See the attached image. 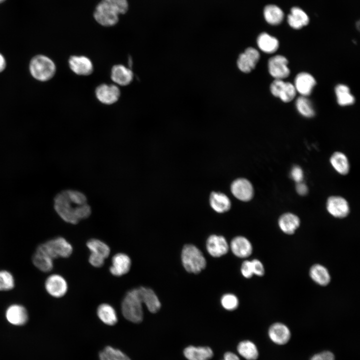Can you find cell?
<instances>
[{
  "mask_svg": "<svg viewBox=\"0 0 360 360\" xmlns=\"http://www.w3.org/2000/svg\"><path fill=\"white\" fill-rule=\"evenodd\" d=\"M53 206L62 220L72 224L88 218L92 214L86 196L74 189H66L58 192L54 198Z\"/></svg>",
  "mask_w": 360,
  "mask_h": 360,
  "instance_id": "6da1fadb",
  "label": "cell"
},
{
  "mask_svg": "<svg viewBox=\"0 0 360 360\" xmlns=\"http://www.w3.org/2000/svg\"><path fill=\"white\" fill-rule=\"evenodd\" d=\"M128 8L126 0H102L96 6L94 16L101 25L112 26L118 22V15L125 14Z\"/></svg>",
  "mask_w": 360,
  "mask_h": 360,
  "instance_id": "7a4b0ae2",
  "label": "cell"
},
{
  "mask_svg": "<svg viewBox=\"0 0 360 360\" xmlns=\"http://www.w3.org/2000/svg\"><path fill=\"white\" fill-rule=\"evenodd\" d=\"M142 304L138 288L129 290L122 302L121 309L123 316L132 322H140L144 317Z\"/></svg>",
  "mask_w": 360,
  "mask_h": 360,
  "instance_id": "3957f363",
  "label": "cell"
},
{
  "mask_svg": "<svg viewBox=\"0 0 360 360\" xmlns=\"http://www.w3.org/2000/svg\"><path fill=\"white\" fill-rule=\"evenodd\" d=\"M181 258L184 268L188 272L198 274L206 266V260L202 253L192 244H186L184 246Z\"/></svg>",
  "mask_w": 360,
  "mask_h": 360,
  "instance_id": "277c9868",
  "label": "cell"
},
{
  "mask_svg": "<svg viewBox=\"0 0 360 360\" xmlns=\"http://www.w3.org/2000/svg\"><path fill=\"white\" fill-rule=\"evenodd\" d=\"M44 252L53 260L66 258L72 252V247L64 238L58 236L40 244L36 248Z\"/></svg>",
  "mask_w": 360,
  "mask_h": 360,
  "instance_id": "5b68a950",
  "label": "cell"
},
{
  "mask_svg": "<svg viewBox=\"0 0 360 360\" xmlns=\"http://www.w3.org/2000/svg\"><path fill=\"white\" fill-rule=\"evenodd\" d=\"M30 70L32 75L36 80L46 81L50 79L56 72V66L48 57L39 55L31 60Z\"/></svg>",
  "mask_w": 360,
  "mask_h": 360,
  "instance_id": "8992f818",
  "label": "cell"
},
{
  "mask_svg": "<svg viewBox=\"0 0 360 360\" xmlns=\"http://www.w3.org/2000/svg\"><path fill=\"white\" fill-rule=\"evenodd\" d=\"M44 288L50 296L56 298H60L66 294L68 291V286L63 276L58 274H52L46 279Z\"/></svg>",
  "mask_w": 360,
  "mask_h": 360,
  "instance_id": "52a82bcc",
  "label": "cell"
},
{
  "mask_svg": "<svg viewBox=\"0 0 360 360\" xmlns=\"http://www.w3.org/2000/svg\"><path fill=\"white\" fill-rule=\"evenodd\" d=\"M270 90L272 94L285 102H290L296 96V90L294 84L282 80L275 79L272 83Z\"/></svg>",
  "mask_w": 360,
  "mask_h": 360,
  "instance_id": "ba28073f",
  "label": "cell"
},
{
  "mask_svg": "<svg viewBox=\"0 0 360 360\" xmlns=\"http://www.w3.org/2000/svg\"><path fill=\"white\" fill-rule=\"evenodd\" d=\"M288 64V60L284 56L281 55L274 56L270 58L268 62L269 72L275 79L285 78L290 73Z\"/></svg>",
  "mask_w": 360,
  "mask_h": 360,
  "instance_id": "9c48e42d",
  "label": "cell"
},
{
  "mask_svg": "<svg viewBox=\"0 0 360 360\" xmlns=\"http://www.w3.org/2000/svg\"><path fill=\"white\" fill-rule=\"evenodd\" d=\"M230 189L232 194L240 200L247 202L253 196V187L246 179L240 178L236 180L232 184Z\"/></svg>",
  "mask_w": 360,
  "mask_h": 360,
  "instance_id": "30bf717a",
  "label": "cell"
},
{
  "mask_svg": "<svg viewBox=\"0 0 360 360\" xmlns=\"http://www.w3.org/2000/svg\"><path fill=\"white\" fill-rule=\"evenodd\" d=\"M6 320L14 326L24 324L28 320V312L26 308L22 304H14L9 306L5 313Z\"/></svg>",
  "mask_w": 360,
  "mask_h": 360,
  "instance_id": "8fae6325",
  "label": "cell"
},
{
  "mask_svg": "<svg viewBox=\"0 0 360 360\" xmlns=\"http://www.w3.org/2000/svg\"><path fill=\"white\" fill-rule=\"evenodd\" d=\"M260 57L256 49L248 48L240 55L237 61L238 66L242 72H249L255 68Z\"/></svg>",
  "mask_w": 360,
  "mask_h": 360,
  "instance_id": "7c38bea8",
  "label": "cell"
},
{
  "mask_svg": "<svg viewBox=\"0 0 360 360\" xmlns=\"http://www.w3.org/2000/svg\"><path fill=\"white\" fill-rule=\"evenodd\" d=\"M96 94L98 100L102 103L111 104L118 100L120 90L116 85L102 84L96 88Z\"/></svg>",
  "mask_w": 360,
  "mask_h": 360,
  "instance_id": "4fadbf2b",
  "label": "cell"
},
{
  "mask_svg": "<svg viewBox=\"0 0 360 360\" xmlns=\"http://www.w3.org/2000/svg\"><path fill=\"white\" fill-rule=\"evenodd\" d=\"M268 335L274 344L284 345L289 342L291 337V332L286 324L281 322H276L270 327Z\"/></svg>",
  "mask_w": 360,
  "mask_h": 360,
  "instance_id": "5bb4252c",
  "label": "cell"
},
{
  "mask_svg": "<svg viewBox=\"0 0 360 360\" xmlns=\"http://www.w3.org/2000/svg\"><path fill=\"white\" fill-rule=\"evenodd\" d=\"M206 248L211 256L218 258L222 256L228 252L229 246L224 236L212 235L206 240Z\"/></svg>",
  "mask_w": 360,
  "mask_h": 360,
  "instance_id": "9a60e30c",
  "label": "cell"
},
{
  "mask_svg": "<svg viewBox=\"0 0 360 360\" xmlns=\"http://www.w3.org/2000/svg\"><path fill=\"white\" fill-rule=\"evenodd\" d=\"M326 208L331 215L338 218L346 217L350 212L347 201L344 198L338 196H332L328 198Z\"/></svg>",
  "mask_w": 360,
  "mask_h": 360,
  "instance_id": "2e32d148",
  "label": "cell"
},
{
  "mask_svg": "<svg viewBox=\"0 0 360 360\" xmlns=\"http://www.w3.org/2000/svg\"><path fill=\"white\" fill-rule=\"evenodd\" d=\"M131 264L128 256L124 253L116 254L112 258L110 272L114 276H122L129 272Z\"/></svg>",
  "mask_w": 360,
  "mask_h": 360,
  "instance_id": "e0dca14e",
  "label": "cell"
},
{
  "mask_svg": "<svg viewBox=\"0 0 360 360\" xmlns=\"http://www.w3.org/2000/svg\"><path fill=\"white\" fill-rule=\"evenodd\" d=\"M68 63L72 71L78 75L88 76L92 72V63L85 56H72Z\"/></svg>",
  "mask_w": 360,
  "mask_h": 360,
  "instance_id": "ac0fdd59",
  "label": "cell"
},
{
  "mask_svg": "<svg viewBox=\"0 0 360 360\" xmlns=\"http://www.w3.org/2000/svg\"><path fill=\"white\" fill-rule=\"evenodd\" d=\"M316 82L314 77L306 72L298 74L294 80V88L296 92L302 96L310 95L316 85Z\"/></svg>",
  "mask_w": 360,
  "mask_h": 360,
  "instance_id": "d6986e66",
  "label": "cell"
},
{
  "mask_svg": "<svg viewBox=\"0 0 360 360\" xmlns=\"http://www.w3.org/2000/svg\"><path fill=\"white\" fill-rule=\"evenodd\" d=\"M232 253L236 256L246 258L252 253V246L250 242L245 237L238 236L233 238L230 244Z\"/></svg>",
  "mask_w": 360,
  "mask_h": 360,
  "instance_id": "ffe728a7",
  "label": "cell"
},
{
  "mask_svg": "<svg viewBox=\"0 0 360 360\" xmlns=\"http://www.w3.org/2000/svg\"><path fill=\"white\" fill-rule=\"evenodd\" d=\"M140 296L148 310L152 313L157 312L161 304L155 292L150 288L141 286L138 288Z\"/></svg>",
  "mask_w": 360,
  "mask_h": 360,
  "instance_id": "44dd1931",
  "label": "cell"
},
{
  "mask_svg": "<svg viewBox=\"0 0 360 360\" xmlns=\"http://www.w3.org/2000/svg\"><path fill=\"white\" fill-rule=\"evenodd\" d=\"M188 360H210L214 355L213 351L208 346H189L183 352Z\"/></svg>",
  "mask_w": 360,
  "mask_h": 360,
  "instance_id": "7402d4cb",
  "label": "cell"
},
{
  "mask_svg": "<svg viewBox=\"0 0 360 360\" xmlns=\"http://www.w3.org/2000/svg\"><path fill=\"white\" fill-rule=\"evenodd\" d=\"M111 78L116 84L120 86L129 84L133 79V73L128 68L122 64L114 66L111 71Z\"/></svg>",
  "mask_w": 360,
  "mask_h": 360,
  "instance_id": "603a6c76",
  "label": "cell"
},
{
  "mask_svg": "<svg viewBox=\"0 0 360 360\" xmlns=\"http://www.w3.org/2000/svg\"><path fill=\"white\" fill-rule=\"evenodd\" d=\"M278 224L280 229L284 232L288 234H292L299 227L300 220L293 214L286 213L280 216Z\"/></svg>",
  "mask_w": 360,
  "mask_h": 360,
  "instance_id": "cb8c5ba5",
  "label": "cell"
},
{
  "mask_svg": "<svg viewBox=\"0 0 360 360\" xmlns=\"http://www.w3.org/2000/svg\"><path fill=\"white\" fill-rule=\"evenodd\" d=\"M210 202L212 208L219 213L228 211L231 206L229 198L221 192H212L210 198Z\"/></svg>",
  "mask_w": 360,
  "mask_h": 360,
  "instance_id": "d4e9b609",
  "label": "cell"
},
{
  "mask_svg": "<svg viewBox=\"0 0 360 360\" xmlns=\"http://www.w3.org/2000/svg\"><path fill=\"white\" fill-rule=\"evenodd\" d=\"M288 22L292 28L300 29L308 24L309 18L300 8L293 7L288 16Z\"/></svg>",
  "mask_w": 360,
  "mask_h": 360,
  "instance_id": "484cf974",
  "label": "cell"
},
{
  "mask_svg": "<svg viewBox=\"0 0 360 360\" xmlns=\"http://www.w3.org/2000/svg\"><path fill=\"white\" fill-rule=\"evenodd\" d=\"M32 261L34 266L42 272H49L53 268V259L37 248L33 254Z\"/></svg>",
  "mask_w": 360,
  "mask_h": 360,
  "instance_id": "4316f807",
  "label": "cell"
},
{
  "mask_svg": "<svg viewBox=\"0 0 360 360\" xmlns=\"http://www.w3.org/2000/svg\"><path fill=\"white\" fill-rule=\"evenodd\" d=\"M97 315L104 324L113 326L118 322L116 312L114 308L109 304H102L97 308Z\"/></svg>",
  "mask_w": 360,
  "mask_h": 360,
  "instance_id": "83f0119b",
  "label": "cell"
},
{
  "mask_svg": "<svg viewBox=\"0 0 360 360\" xmlns=\"http://www.w3.org/2000/svg\"><path fill=\"white\" fill-rule=\"evenodd\" d=\"M238 354L246 360H256L258 357V350L256 346L250 340H244L237 346Z\"/></svg>",
  "mask_w": 360,
  "mask_h": 360,
  "instance_id": "f1b7e54d",
  "label": "cell"
},
{
  "mask_svg": "<svg viewBox=\"0 0 360 360\" xmlns=\"http://www.w3.org/2000/svg\"><path fill=\"white\" fill-rule=\"evenodd\" d=\"M310 276L315 282L322 286L328 284L330 280L328 270L320 264H314L311 267Z\"/></svg>",
  "mask_w": 360,
  "mask_h": 360,
  "instance_id": "f546056e",
  "label": "cell"
},
{
  "mask_svg": "<svg viewBox=\"0 0 360 360\" xmlns=\"http://www.w3.org/2000/svg\"><path fill=\"white\" fill-rule=\"evenodd\" d=\"M258 48L264 52L271 54L275 52L278 48V40L266 32L260 34L257 39Z\"/></svg>",
  "mask_w": 360,
  "mask_h": 360,
  "instance_id": "4dcf8cb0",
  "label": "cell"
},
{
  "mask_svg": "<svg viewBox=\"0 0 360 360\" xmlns=\"http://www.w3.org/2000/svg\"><path fill=\"white\" fill-rule=\"evenodd\" d=\"M86 246L90 254L104 259L107 258L110 254L109 246L104 242L96 238H92L86 242Z\"/></svg>",
  "mask_w": 360,
  "mask_h": 360,
  "instance_id": "1f68e13d",
  "label": "cell"
},
{
  "mask_svg": "<svg viewBox=\"0 0 360 360\" xmlns=\"http://www.w3.org/2000/svg\"><path fill=\"white\" fill-rule=\"evenodd\" d=\"M264 14L266 21L272 25L280 24L282 21L284 16L282 10L274 4L266 6L264 8Z\"/></svg>",
  "mask_w": 360,
  "mask_h": 360,
  "instance_id": "d6a6232c",
  "label": "cell"
},
{
  "mask_svg": "<svg viewBox=\"0 0 360 360\" xmlns=\"http://www.w3.org/2000/svg\"><path fill=\"white\" fill-rule=\"evenodd\" d=\"M330 162L333 168L341 174L348 172L350 166L346 156L341 152H336L331 156Z\"/></svg>",
  "mask_w": 360,
  "mask_h": 360,
  "instance_id": "836d02e7",
  "label": "cell"
},
{
  "mask_svg": "<svg viewBox=\"0 0 360 360\" xmlns=\"http://www.w3.org/2000/svg\"><path fill=\"white\" fill-rule=\"evenodd\" d=\"M335 92L338 102L340 106H346L354 103V98L346 86L342 84L338 85L336 87Z\"/></svg>",
  "mask_w": 360,
  "mask_h": 360,
  "instance_id": "e575fe53",
  "label": "cell"
},
{
  "mask_svg": "<svg viewBox=\"0 0 360 360\" xmlns=\"http://www.w3.org/2000/svg\"><path fill=\"white\" fill-rule=\"evenodd\" d=\"M296 104L298 110L303 116L310 118L314 115V111L312 103L306 96L298 97Z\"/></svg>",
  "mask_w": 360,
  "mask_h": 360,
  "instance_id": "d590c367",
  "label": "cell"
},
{
  "mask_svg": "<svg viewBox=\"0 0 360 360\" xmlns=\"http://www.w3.org/2000/svg\"><path fill=\"white\" fill-rule=\"evenodd\" d=\"M15 282L13 275L6 270H0V291L12 290Z\"/></svg>",
  "mask_w": 360,
  "mask_h": 360,
  "instance_id": "8d00e7d4",
  "label": "cell"
},
{
  "mask_svg": "<svg viewBox=\"0 0 360 360\" xmlns=\"http://www.w3.org/2000/svg\"><path fill=\"white\" fill-rule=\"evenodd\" d=\"M221 304L224 308L228 310L236 309L238 305L237 297L233 294H227L221 298Z\"/></svg>",
  "mask_w": 360,
  "mask_h": 360,
  "instance_id": "74e56055",
  "label": "cell"
},
{
  "mask_svg": "<svg viewBox=\"0 0 360 360\" xmlns=\"http://www.w3.org/2000/svg\"><path fill=\"white\" fill-rule=\"evenodd\" d=\"M104 350L109 354L112 360H131L127 355L118 349L107 346Z\"/></svg>",
  "mask_w": 360,
  "mask_h": 360,
  "instance_id": "f35d334b",
  "label": "cell"
},
{
  "mask_svg": "<svg viewBox=\"0 0 360 360\" xmlns=\"http://www.w3.org/2000/svg\"><path fill=\"white\" fill-rule=\"evenodd\" d=\"M310 360H335V356L332 352L324 350L314 354Z\"/></svg>",
  "mask_w": 360,
  "mask_h": 360,
  "instance_id": "ab89813d",
  "label": "cell"
},
{
  "mask_svg": "<svg viewBox=\"0 0 360 360\" xmlns=\"http://www.w3.org/2000/svg\"><path fill=\"white\" fill-rule=\"evenodd\" d=\"M241 272L242 276L247 278H250L254 275L251 261H244L241 266Z\"/></svg>",
  "mask_w": 360,
  "mask_h": 360,
  "instance_id": "60d3db41",
  "label": "cell"
},
{
  "mask_svg": "<svg viewBox=\"0 0 360 360\" xmlns=\"http://www.w3.org/2000/svg\"><path fill=\"white\" fill-rule=\"evenodd\" d=\"M290 176L296 183L302 182L304 177L302 168L298 166H294L290 172Z\"/></svg>",
  "mask_w": 360,
  "mask_h": 360,
  "instance_id": "b9f144b4",
  "label": "cell"
},
{
  "mask_svg": "<svg viewBox=\"0 0 360 360\" xmlns=\"http://www.w3.org/2000/svg\"><path fill=\"white\" fill-rule=\"evenodd\" d=\"M254 274L262 276L264 273V268L262 264L258 260L254 259L251 261Z\"/></svg>",
  "mask_w": 360,
  "mask_h": 360,
  "instance_id": "7bdbcfd3",
  "label": "cell"
},
{
  "mask_svg": "<svg viewBox=\"0 0 360 360\" xmlns=\"http://www.w3.org/2000/svg\"><path fill=\"white\" fill-rule=\"evenodd\" d=\"M104 258L96 256L92 254H90L88 261L90 263L94 266L96 268H100L102 266L104 263Z\"/></svg>",
  "mask_w": 360,
  "mask_h": 360,
  "instance_id": "ee69618b",
  "label": "cell"
},
{
  "mask_svg": "<svg viewBox=\"0 0 360 360\" xmlns=\"http://www.w3.org/2000/svg\"><path fill=\"white\" fill-rule=\"evenodd\" d=\"M296 190L300 195L304 196L308 193V188L304 184L300 182L297 183L296 185Z\"/></svg>",
  "mask_w": 360,
  "mask_h": 360,
  "instance_id": "f6af8a7d",
  "label": "cell"
},
{
  "mask_svg": "<svg viewBox=\"0 0 360 360\" xmlns=\"http://www.w3.org/2000/svg\"><path fill=\"white\" fill-rule=\"evenodd\" d=\"M224 360H240V358L236 354L227 352L224 355Z\"/></svg>",
  "mask_w": 360,
  "mask_h": 360,
  "instance_id": "bcb514c9",
  "label": "cell"
},
{
  "mask_svg": "<svg viewBox=\"0 0 360 360\" xmlns=\"http://www.w3.org/2000/svg\"><path fill=\"white\" fill-rule=\"evenodd\" d=\"M99 358L100 360H112L110 356L104 350L100 352Z\"/></svg>",
  "mask_w": 360,
  "mask_h": 360,
  "instance_id": "7dc6e473",
  "label": "cell"
},
{
  "mask_svg": "<svg viewBox=\"0 0 360 360\" xmlns=\"http://www.w3.org/2000/svg\"><path fill=\"white\" fill-rule=\"evenodd\" d=\"M6 60L4 56L0 54V72L4 70L6 67Z\"/></svg>",
  "mask_w": 360,
  "mask_h": 360,
  "instance_id": "c3c4849f",
  "label": "cell"
},
{
  "mask_svg": "<svg viewBox=\"0 0 360 360\" xmlns=\"http://www.w3.org/2000/svg\"><path fill=\"white\" fill-rule=\"evenodd\" d=\"M5 0H0V4L3 2Z\"/></svg>",
  "mask_w": 360,
  "mask_h": 360,
  "instance_id": "681fc988",
  "label": "cell"
},
{
  "mask_svg": "<svg viewBox=\"0 0 360 360\" xmlns=\"http://www.w3.org/2000/svg\"><path fill=\"white\" fill-rule=\"evenodd\" d=\"M222 360H224V359Z\"/></svg>",
  "mask_w": 360,
  "mask_h": 360,
  "instance_id": "f907efd6",
  "label": "cell"
}]
</instances>
